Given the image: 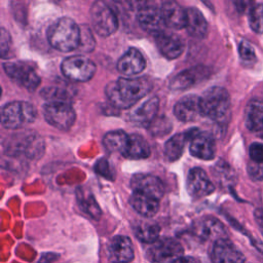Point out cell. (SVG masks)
I'll use <instances>...</instances> for the list:
<instances>
[{
	"mask_svg": "<svg viewBox=\"0 0 263 263\" xmlns=\"http://www.w3.org/2000/svg\"><path fill=\"white\" fill-rule=\"evenodd\" d=\"M146 67L143 54L136 48H129L117 62V70L125 76H134L141 73Z\"/></svg>",
	"mask_w": 263,
	"mask_h": 263,
	"instance_id": "cell-19",
	"label": "cell"
},
{
	"mask_svg": "<svg viewBox=\"0 0 263 263\" xmlns=\"http://www.w3.org/2000/svg\"><path fill=\"white\" fill-rule=\"evenodd\" d=\"M171 263H196V261L192 257H184V256H182V257L174 260Z\"/></svg>",
	"mask_w": 263,
	"mask_h": 263,
	"instance_id": "cell-41",
	"label": "cell"
},
{
	"mask_svg": "<svg viewBox=\"0 0 263 263\" xmlns=\"http://www.w3.org/2000/svg\"><path fill=\"white\" fill-rule=\"evenodd\" d=\"M182 255L183 247L181 243L178 240L170 237L157 239L147 251L148 259L154 263H171L174 260L182 257Z\"/></svg>",
	"mask_w": 263,
	"mask_h": 263,
	"instance_id": "cell-9",
	"label": "cell"
},
{
	"mask_svg": "<svg viewBox=\"0 0 263 263\" xmlns=\"http://www.w3.org/2000/svg\"><path fill=\"white\" fill-rule=\"evenodd\" d=\"M36 108L29 102L13 101L7 103L1 110V123L5 128L16 129L35 120Z\"/></svg>",
	"mask_w": 263,
	"mask_h": 263,
	"instance_id": "cell-4",
	"label": "cell"
},
{
	"mask_svg": "<svg viewBox=\"0 0 263 263\" xmlns=\"http://www.w3.org/2000/svg\"><path fill=\"white\" fill-rule=\"evenodd\" d=\"M43 116L50 125L64 132L72 127L76 118L75 111L68 102H47L43 106Z\"/></svg>",
	"mask_w": 263,
	"mask_h": 263,
	"instance_id": "cell-7",
	"label": "cell"
},
{
	"mask_svg": "<svg viewBox=\"0 0 263 263\" xmlns=\"http://www.w3.org/2000/svg\"><path fill=\"white\" fill-rule=\"evenodd\" d=\"M90 20L95 31L102 37L112 35L118 27L114 9L103 1L92 3L90 7Z\"/></svg>",
	"mask_w": 263,
	"mask_h": 263,
	"instance_id": "cell-6",
	"label": "cell"
},
{
	"mask_svg": "<svg viewBox=\"0 0 263 263\" xmlns=\"http://www.w3.org/2000/svg\"><path fill=\"white\" fill-rule=\"evenodd\" d=\"M77 199H78V202H79L82 211H84L86 214H88L93 219L100 218L101 210L91 193L86 192L83 188H78Z\"/></svg>",
	"mask_w": 263,
	"mask_h": 263,
	"instance_id": "cell-31",
	"label": "cell"
},
{
	"mask_svg": "<svg viewBox=\"0 0 263 263\" xmlns=\"http://www.w3.org/2000/svg\"><path fill=\"white\" fill-rule=\"evenodd\" d=\"M130 204L140 215L150 218L159 210V200L140 192H133L130 196Z\"/></svg>",
	"mask_w": 263,
	"mask_h": 263,
	"instance_id": "cell-24",
	"label": "cell"
},
{
	"mask_svg": "<svg viewBox=\"0 0 263 263\" xmlns=\"http://www.w3.org/2000/svg\"><path fill=\"white\" fill-rule=\"evenodd\" d=\"M187 141H190L188 130L183 134H176L170 138L164 144V155L168 161L178 160L183 151Z\"/></svg>",
	"mask_w": 263,
	"mask_h": 263,
	"instance_id": "cell-27",
	"label": "cell"
},
{
	"mask_svg": "<svg viewBox=\"0 0 263 263\" xmlns=\"http://www.w3.org/2000/svg\"><path fill=\"white\" fill-rule=\"evenodd\" d=\"M0 40H1L0 41L1 55H2V58H4L6 55V53H8L9 48H10V44H11L10 35L4 28L1 29V38H0Z\"/></svg>",
	"mask_w": 263,
	"mask_h": 263,
	"instance_id": "cell-39",
	"label": "cell"
},
{
	"mask_svg": "<svg viewBox=\"0 0 263 263\" xmlns=\"http://www.w3.org/2000/svg\"><path fill=\"white\" fill-rule=\"evenodd\" d=\"M150 147L147 141L138 134H132L128 136L127 145L125 147L122 156L129 159H144L149 157Z\"/></svg>",
	"mask_w": 263,
	"mask_h": 263,
	"instance_id": "cell-26",
	"label": "cell"
},
{
	"mask_svg": "<svg viewBox=\"0 0 263 263\" xmlns=\"http://www.w3.org/2000/svg\"><path fill=\"white\" fill-rule=\"evenodd\" d=\"M187 191L193 198H201L214 192L215 187L206 173L199 167H193L187 176Z\"/></svg>",
	"mask_w": 263,
	"mask_h": 263,
	"instance_id": "cell-12",
	"label": "cell"
},
{
	"mask_svg": "<svg viewBox=\"0 0 263 263\" xmlns=\"http://www.w3.org/2000/svg\"><path fill=\"white\" fill-rule=\"evenodd\" d=\"M160 228L156 223L141 222L135 227V234L138 239L145 243H153L158 239Z\"/></svg>",
	"mask_w": 263,
	"mask_h": 263,
	"instance_id": "cell-30",
	"label": "cell"
},
{
	"mask_svg": "<svg viewBox=\"0 0 263 263\" xmlns=\"http://www.w3.org/2000/svg\"><path fill=\"white\" fill-rule=\"evenodd\" d=\"M255 220H256V223H257L261 233L263 234V212L261 210L255 211Z\"/></svg>",
	"mask_w": 263,
	"mask_h": 263,
	"instance_id": "cell-40",
	"label": "cell"
},
{
	"mask_svg": "<svg viewBox=\"0 0 263 263\" xmlns=\"http://www.w3.org/2000/svg\"><path fill=\"white\" fill-rule=\"evenodd\" d=\"M109 260L112 263H128L134 258V248L127 236L117 235L113 237L107 248Z\"/></svg>",
	"mask_w": 263,
	"mask_h": 263,
	"instance_id": "cell-18",
	"label": "cell"
},
{
	"mask_svg": "<svg viewBox=\"0 0 263 263\" xmlns=\"http://www.w3.org/2000/svg\"><path fill=\"white\" fill-rule=\"evenodd\" d=\"M61 70L68 79L76 82H85L93 76L96 65L83 55H73L63 61Z\"/></svg>",
	"mask_w": 263,
	"mask_h": 263,
	"instance_id": "cell-8",
	"label": "cell"
},
{
	"mask_svg": "<svg viewBox=\"0 0 263 263\" xmlns=\"http://www.w3.org/2000/svg\"><path fill=\"white\" fill-rule=\"evenodd\" d=\"M128 136L123 130H113L109 132L105 135L103 139V144L107 151L111 153L118 152L122 155V153L125 150V147L127 145Z\"/></svg>",
	"mask_w": 263,
	"mask_h": 263,
	"instance_id": "cell-28",
	"label": "cell"
},
{
	"mask_svg": "<svg viewBox=\"0 0 263 263\" xmlns=\"http://www.w3.org/2000/svg\"><path fill=\"white\" fill-rule=\"evenodd\" d=\"M249 22L253 31L259 34L263 33V3L254 2L251 4Z\"/></svg>",
	"mask_w": 263,
	"mask_h": 263,
	"instance_id": "cell-32",
	"label": "cell"
},
{
	"mask_svg": "<svg viewBox=\"0 0 263 263\" xmlns=\"http://www.w3.org/2000/svg\"><path fill=\"white\" fill-rule=\"evenodd\" d=\"M199 75L200 74H198L197 68H192V69H187L185 71H182L172 79L170 83V87L174 90L186 89L188 87H191L197 82Z\"/></svg>",
	"mask_w": 263,
	"mask_h": 263,
	"instance_id": "cell-29",
	"label": "cell"
},
{
	"mask_svg": "<svg viewBox=\"0 0 263 263\" xmlns=\"http://www.w3.org/2000/svg\"><path fill=\"white\" fill-rule=\"evenodd\" d=\"M95 46V39L90 30L83 26L80 28V43L79 47H81L84 51H91Z\"/></svg>",
	"mask_w": 263,
	"mask_h": 263,
	"instance_id": "cell-35",
	"label": "cell"
},
{
	"mask_svg": "<svg viewBox=\"0 0 263 263\" xmlns=\"http://www.w3.org/2000/svg\"><path fill=\"white\" fill-rule=\"evenodd\" d=\"M211 259L213 263H245L243 254L227 238L214 242Z\"/></svg>",
	"mask_w": 263,
	"mask_h": 263,
	"instance_id": "cell-13",
	"label": "cell"
},
{
	"mask_svg": "<svg viewBox=\"0 0 263 263\" xmlns=\"http://www.w3.org/2000/svg\"><path fill=\"white\" fill-rule=\"evenodd\" d=\"M137 18L140 27L144 31L156 33V35L162 32L164 23L162 20L160 8L145 3L139 8Z\"/></svg>",
	"mask_w": 263,
	"mask_h": 263,
	"instance_id": "cell-17",
	"label": "cell"
},
{
	"mask_svg": "<svg viewBox=\"0 0 263 263\" xmlns=\"http://www.w3.org/2000/svg\"><path fill=\"white\" fill-rule=\"evenodd\" d=\"M250 177L256 181H263V162H251L248 165Z\"/></svg>",
	"mask_w": 263,
	"mask_h": 263,
	"instance_id": "cell-37",
	"label": "cell"
},
{
	"mask_svg": "<svg viewBox=\"0 0 263 263\" xmlns=\"http://www.w3.org/2000/svg\"><path fill=\"white\" fill-rule=\"evenodd\" d=\"M159 107V100L156 97H153L143 104L130 114V119L142 125H150L156 118L157 111Z\"/></svg>",
	"mask_w": 263,
	"mask_h": 263,
	"instance_id": "cell-22",
	"label": "cell"
},
{
	"mask_svg": "<svg viewBox=\"0 0 263 263\" xmlns=\"http://www.w3.org/2000/svg\"><path fill=\"white\" fill-rule=\"evenodd\" d=\"M156 44L160 52L167 59H177L184 50V42L181 37L168 32H160L156 35Z\"/></svg>",
	"mask_w": 263,
	"mask_h": 263,
	"instance_id": "cell-21",
	"label": "cell"
},
{
	"mask_svg": "<svg viewBox=\"0 0 263 263\" xmlns=\"http://www.w3.org/2000/svg\"><path fill=\"white\" fill-rule=\"evenodd\" d=\"M151 87L152 84L146 77H121L106 86V96L114 107L127 109L144 98Z\"/></svg>",
	"mask_w": 263,
	"mask_h": 263,
	"instance_id": "cell-1",
	"label": "cell"
},
{
	"mask_svg": "<svg viewBox=\"0 0 263 263\" xmlns=\"http://www.w3.org/2000/svg\"><path fill=\"white\" fill-rule=\"evenodd\" d=\"M6 74L30 91H34L40 84V77L33 66L24 62H8L4 64Z\"/></svg>",
	"mask_w": 263,
	"mask_h": 263,
	"instance_id": "cell-10",
	"label": "cell"
},
{
	"mask_svg": "<svg viewBox=\"0 0 263 263\" xmlns=\"http://www.w3.org/2000/svg\"><path fill=\"white\" fill-rule=\"evenodd\" d=\"M160 10L163 23L167 27L175 30H180L186 27V10L179 3L175 1L163 2Z\"/></svg>",
	"mask_w": 263,
	"mask_h": 263,
	"instance_id": "cell-20",
	"label": "cell"
},
{
	"mask_svg": "<svg viewBox=\"0 0 263 263\" xmlns=\"http://www.w3.org/2000/svg\"><path fill=\"white\" fill-rule=\"evenodd\" d=\"M239 58L245 64H253L256 61V54L253 46L248 41H240L238 45Z\"/></svg>",
	"mask_w": 263,
	"mask_h": 263,
	"instance_id": "cell-34",
	"label": "cell"
},
{
	"mask_svg": "<svg viewBox=\"0 0 263 263\" xmlns=\"http://www.w3.org/2000/svg\"><path fill=\"white\" fill-rule=\"evenodd\" d=\"M249 153L253 162H263V144L253 143L250 146Z\"/></svg>",
	"mask_w": 263,
	"mask_h": 263,
	"instance_id": "cell-38",
	"label": "cell"
},
{
	"mask_svg": "<svg viewBox=\"0 0 263 263\" xmlns=\"http://www.w3.org/2000/svg\"><path fill=\"white\" fill-rule=\"evenodd\" d=\"M175 116L183 121L190 122L198 119L202 115L200 97L195 95H187L181 98L174 107Z\"/></svg>",
	"mask_w": 263,
	"mask_h": 263,
	"instance_id": "cell-16",
	"label": "cell"
},
{
	"mask_svg": "<svg viewBox=\"0 0 263 263\" xmlns=\"http://www.w3.org/2000/svg\"><path fill=\"white\" fill-rule=\"evenodd\" d=\"M42 139L34 132L28 130L26 133L14 134L7 139L5 145V152L11 156L25 155L33 158L41 154L43 150Z\"/></svg>",
	"mask_w": 263,
	"mask_h": 263,
	"instance_id": "cell-5",
	"label": "cell"
},
{
	"mask_svg": "<svg viewBox=\"0 0 263 263\" xmlns=\"http://www.w3.org/2000/svg\"><path fill=\"white\" fill-rule=\"evenodd\" d=\"M194 234L203 240H218L226 238V229L224 225L214 217H202L193 224Z\"/></svg>",
	"mask_w": 263,
	"mask_h": 263,
	"instance_id": "cell-14",
	"label": "cell"
},
{
	"mask_svg": "<svg viewBox=\"0 0 263 263\" xmlns=\"http://www.w3.org/2000/svg\"><path fill=\"white\" fill-rule=\"evenodd\" d=\"M188 133L190 137V153L202 160L212 159L216 152L215 141L212 135L195 128L188 130Z\"/></svg>",
	"mask_w": 263,
	"mask_h": 263,
	"instance_id": "cell-11",
	"label": "cell"
},
{
	"mask_svg": "<svg viewBox=\"0 0 263 263\" xmlns=\"http://www.w3.org/2000/svg\"><path fill=\"white\" fill-rule=\"evenodd\" d=\"M96 171L98 174L102 175L103 177H105L107 179H110V180L114 179V173L112 172L110 162L105 158H103L97 162Z\"/></svg>",
	"mask_w": 263,
	"mask_h": 263,
	"instance_id": "cell-36",
	"label": "cell"
},
{
	"mask_svg": "<svg viewBox=\"0 0 263 263\" xmlns=\"http://www.w3.org/2000/svg\"><path fill=\"white\" fill-rule=\"evenodd\" d=\"M42 96L47 102H68L70 103V97L64 89L58 87H45L41 90Z\"/></svg>",
	"mask_w": 263,
	"mask_h": 263,
	"instance_id": "cell-33",
	"label": "cell"
},
{
	"mask_svg": "<svg viewBox=\"0 0 263 263\" xmlns=\"http://www.w3.org/2000/svg\"><path fill=\"white\" fill-rule=\"evenodd\" d=\"M202 115L213 121L223 124L230 117V96L221 86H213L205 90L200 97Z\"/></svg>",
	"mask_w": 263,
	"mask_h": 263,
	"instance_id": "cell-2",
	"label": "cell"
},
{
	"mask_svg": "<svg viewBox=\"0 0 263 263\" xmlns=\"http://www.w3.org/2000/svg\"><path fill=\"white\" fill-rule=\"evenodd\" d=\"M49 44L63 52L71 51L79 47L80 28L69 17H61L55 21L47 31Z\"/></svg>",
	"mask_w": 263,
	"mask_h": 263,
	"instance_id": "cell-3",
	"label": "cell"
},
{
	"mask_svg": "<svg viewBox=\"0 0 263 263\" xmlns=\"http://www.w3.org/2000/svg\"><path fill=\"white\" fill-rule=\"evenodd\" d=\"M246 126L252 132L263 129V100L252 99L245 109Z\"/></svg>",
	"mask_w": 263,
	"mask_h": 263,
	"instance_id": "cell-23",
	"label": "cell"
},
{
	"mask_svg": "<svg viewBox=\"0 0 263 263\" xmlns=\"http://www.w3.org/2000/svg\"><path fill=\"white\" fill-rule=\"evenodd\" d=\"M186 30L194 38H203L208 33V22L203 14L195 7L186 9Z\"/></svg>",
	"mask_w": 263,
	"mask_h": 263,
	"instance_id": "cell-25",
	"label": "cell"
},
{
	"mask_svg": "<svg viewBox=\"0 0 263 263\" xmlns=\"http://www.w3.org/2000/svg\"><path fill=\"white\" fill-rule=\"evenodd\" d=\"M134 192H140L160 199L164 194V185L161 180L149 174H137L130 180Z\"/></svg>",
	"mask_w": 263,
	"mask_h": 263,
	"instance_id": "cell-15",
	"label": "cell"
}]
</instances>
